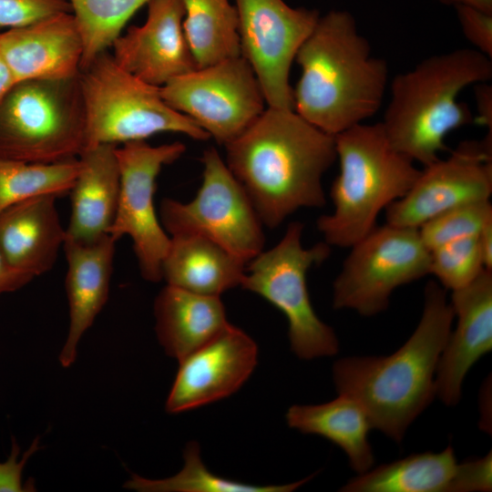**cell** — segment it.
I'll return each instance as SVG.
<instances>
[{"mask_svg": "<svg viewBox=\"0 0 492 492\" xmlns=\"http://www.w3.org/2000/svg\"><path fill=\"white\" fill-rule=\"evenodd\" d=\"M294 61L302 73L293 89V110L323 132L336 136L381 108L388 65L372 55L350 12L321 15Z\"/></svg>", "mask_w": 492, "mask_h": 492, "instance_id": "3957f363", "label": "cell"}, {"mask_svg": "<svg viewBox=\"0 0 492 492\" xmlns=\"http://www.w3.org/2000/svg\"><path fill=\"white\" fill-rule=\"evenodd\" d=\"M477 121L492 132V86L488 82L474 85Z\"/></svg>", "mask_w": 492, "mask_h": 492, "instance_id": "8d00e7d4", "label": "cell"}, {"mask_svg": "<svg viewBox=\"0 0 492 492\" xmlns=\"http://www.w3.org/2000/svg\"><path fill=\"white\" fill-rule=\"evenodd\" d=\"M459 463L448 446L381 465L348 481L343 492H454Z\"/></svg>", "mask_w": 492, "mask_h": 492, "instance_id": "d4e9b609", "label": "cell"}, {"mask_svg": "<svg viewBox=\"0 0 492 492\" xmlns=\"http://www.w3.org/2000/svg\"><path fill=\"white\" fill-rule=\"evenodd\" d=\"M286 420L291 428L321 436L341 447L351 468L358 474L372 468L374 457L368 440L372 425L365 411L354 398L339 394L324 404L295 405L288 409Z\"/></svg>", "mask_w": 492, "mask_h": 492, "instance_id": "cb8c5ba5", "label": "cell"}, {"mask_svg": "<svg viewBox=\"0 0 492 492\" xmlns=\"http://www.w3.org/2000/svg\"><path fill=\"white\" fill-rule=\"evenodd\" d=\"M241 56L252 67L268 107L293 110L292 62L321 15L284 0H235Z\"/></svg>", "mask_w": 492, "mask_h": 492, "instance_id": "4fadbf2b", "label": "cell"}, {"mask_svg": "<svg viewBox=\"0 0 492 492\" xmlns=\"http://www.w3.org/2000/svg\"><path fill=\"white\" fill-rule=\"evenodd\" d=\"M83 41L80 70L107 51L132 17L150 0H68Z\"/></svg>", "mask_w": 492, "mask_h": 492, "instance_id": "f1b7e54d", "label": "cell"}, {"mask_svg": "<svg viewBox=\"0 0 492 492\" xmlns=\"http://www.w3.org/2000/svg\"><path fill=\"white\" fill-rule=\"evenodd\" d=\"M0 52L15 83L77 77L83 41L72 12L0 33Z\"/></svg>", "mask_w": 492, "mask_h": 492, "instance_id": "e0dca14e", "label": "cell"}, {"mask_svg": "<svg viewBox=\"0 0 492 492\" xmlns=\"http://www.w3.org/2000/svg\"><path fill=\"white\" fill-rule=\"evenodd\" d=\"M185 150L179 141L150 146L136 140L116 148L120 190L109 235L116 241L125 235L131 238L140 274L151 282L162 280L161 265L170 243L154 206L156 180L162 167L179 159Z\"/></svg>", "mask_w": 492, "mask_h": 492, "instance_id": "7c38bea8", "label": "cell"}, {"mask_svg": "<svg viewBox=\"0 0 492 492\" xmlns=\"http://www.w3.org/2000/svg\"><path fill=\"white\" fill-rule=\"evenodd\" d=\"M86 145L79 75L15 83L0 101V158L36 164L77 159Z\"/></svg>", "mask_w": 492, "mask_h": 492, "instance_id": "8992f818", "label": "cell"}, {"mask_svg": "<svg viewBox=\"0 0 492 492\" xmlns=\"http://www.w3.org/2000/svg\"><path fill=\"white\" fill-rule=\"evenodd\" d=\"M255 342L229 323L219 334L179 361L166 410L177 414L216 402L235 393L257 364Z\"/></svg>", "mask_w": 492, "mask_h": 492, "instance_id": "9a60e30c", "label": "cell"}, {"mask_svg": "<svg viewBox=\"0 0 492 492\" xmlns=\"http://www.w3.org/2000/svg\"><path fill=\"white\" fill-rule=\"evenodd\" d=\"M225 148L263 225L274 229L302 208L325 205L323 177L337 159L335 138L294 110L268 107Z\"/></svg>", "mask_w": 492, "mask_h": 492, "instance_id": "6da1fadb", "label": "cell"}, {"mask_svg": "<svg viewBox=\"0 0 492 492\" xmlns=\"http://www.w3.org/2000/svg\"><path fill=\"white\" fill-rule=\"evenodd\" d=\"M159 90L170 108L191 118L224 146L265 109L262 88L242 56L196 68L169 80Z\"/></svg>", "mask_w": 492, "mask_h": 492, "instance_id": "8fae6325", "label": "cell"}, {"mask_svg": "<svg viewBox=\"0 0 492 492\" xmlns=\"http://www.w3.org/2000/svg\"><path fill=\"white\" fill-rule=\"evenodd\" d=\"M183 30L197 68L241 56L237 10L230 0H182Z\"/></svg>", "mask_w": 492, "mask_h": 492, "instance_id": "484cf974", "label": "cell"}, {"mask_svg": "<svg viewBox=\"0 0 492 492\" xmlns=\"http://www.w3.org/2000/svg\"><path fill=\"white\" fill-rule=\"evenodd\" d=\"M429 271L430 251L418 230L385 222L350 247L333 284V306L376 315L387 309L395 289Z\"/></svg>", "mask_w": 492, "mask_h": 492, "instance_id": "30bf717a", "label": "cell"}, {"mask_svg": "<svg viewBox=\"0 0 492 492\" xmlns=\"http://www.w3.org/2000/svg\"><path fill=\"white\" fill-rule=\"evenodd\" d=\"M201 185L189 202L163 199L160 222L170 236L210 240L248 262L263 251L262 222L246 191L216 149L201 157Z\"/></svg>", "mask_w": 492, "mask_h": 492, "instance_id": "9c48e42d", "label": "cell"}, {"mask_svg": "<svg viewBox=\"0 0 492 492\" xmlns=\"http://www.w3.org/2000/svg\"><path fill=\"white\" fill-rule=\"evenodd\" d=\"M15 84V81L0 52V101Z\"/></svg>", "mask_w": 492, "mask_h": 492, "instance_id": "f35d334b", "label": "cell"}, {"mask_svg": "<svg viewBox=\"0 0 492 492\" xmlns=\"http://www.w3.org/2000/svg\"><path fill=\"white\" fill-rule=\"evenodd\" d=\"M429 251V274L446 290L463 288L487 270L478 235L450 241Z\"/></svg>", "mask_w": 492, "mask_h": 492, "instance_id": "f546056e", "label": "cell"}, {"mask_svg": "<svg viewBox=\"0 0 492 492\" xmlns=\"http://www.w3.org/2000/svg\"><path fill=\"white\" fill-rule=\"evenodd\" d=\"M302 231V222H291L276 245L247 262L241 286L285 315L292 352L310 360L336 354L339 342L333 329L316 314L307 287L309 270L329 257L331 246L323 241L303 247Z\"/></svg>", "mask_w": 492, "mask_h": 492, "instance_id": "ba28073f", "label": "cell"}, {"mask_svg": "<svg viewBox=\"0 0 492 492\" xmlns=\"http://www.w3.org/2000/svg\"><path fill=\"white\" fill-rule=\"evenodd\" d=\"M492 194V134L464 141L445 159L424 167L401 199L385 210L388 224L419 229L453 208L489 200Z\"/></svg>", "mask_w": 492, "mask_h": 492, "instance_id": "5bb4252c", "label": "cell"}, {"mask_svg": "<svg viewBox=\"0 0 492 492\" xmlns=\"http://www.w3.org/2000/svg\"><path fill=\"white\" fill-rule=\"evenodd\" d=\"M20 447L15 441L12 442L11 453L6 461L0 463V492H21L26 491L23 485V469L30 458V454L25 452L18 459Z\"/></svg>", "mask_w": 492, "mask_h": 492, "instance_id": "e575fe53", "label": "cell"}, {"mask_svg": "<svg viewBox=\"0 0 492 492\" xmlns=\"http://www.w3.org/2000/svg\"><path fill=\"white\" fill-rule=\"evenodd\" d=\"M147 5L145 23L115 39L112 56L131 75L160 87L197 66L183 30L182 0H150Z\"/></svg>", "mask_w": 492, "mask_h": 492, "instance_id": "2e32d148", "label": "cell"}, {"mask_svg": "<svg viewBox=\"0 0 492 492\" xmlns=\"http://www.w3.org/2000/svg\"><path fill=\"white\" fill-rule=\"evenodd\" d=\"M455 319L446 289L430 281L422 316L410 338L388 356H353L333 368L339 394L358 402L372 428L401 442L436 395L435 375Z\"/></svg>", "mask_w": 492, "mask_h": 492, "instance_id": "7a4b0ae2", "label": "cell"}, {"mask_svg": "<svg viewBox=\"0 0 492 492\" xmlns=\"http://www.w3.org/2000/svg\"><path fill=\"white\" fill-rule=\"evenodd\" d=\"M156 333L166 354L179 362L219 334L230 323L220 296L166 285L154 302Z\"/></svg>", "mask_w": 492, "mask_h": 492, "instance_id": "7402d4cb", "label": "cell"}, {"mask_svg": "<svg viewBox=\"0 0 492 492\" xmlns=\"http://www.w3.org/2000/svg\"><path fill=\"white\" fill-rule=\"evenodd\" d=\"M79 83L86 114L85 148L145 140L161 132L196 140L210 138L191 118L170 108L159 87L120 67L107 51L80 70Z\"/></svg>", "mask_w": 492, "mask_h": 492, "instance_id": "52a82bcc", "label": "cell"}, {"mask_svg": "<svg viewBox=\"0 0 492 492\" xmlns=\"http://www.w3.org/2000/svg\"><path fill=\"white\" fill-rule=\"evenodd\" d=\"M79 169L77 158L36 164L0 158V214L21 201L42 194L69 192Z\"/></svg>", "mask_w": 492, "mask_h": 492, "instance_id": "83f0119b", "label": "cell"}, {"mask_svg": "<svg viewBox=\"0 0 492 492\" xmlns=\"http://www.w3.org/2000/svg\"><path fill=\"white\" fill-rule=\"evenodd\" d=\"M56 194H42L0 214V251L14 268L36 276L51 270L66 241Z\"/></svg>", "mask_w": 492, "mask_h": 492, "instance_id": "44dd1931", "label": "cell"}, {"mask_svg": "<svg viewBox=\"0 0 492 492\" xmlns=\"http://www.w3.org/2000/svg\"><path fill=\"white\" fill-rule=\"evenodd\" d=\"M117 145L86 147L77 157L79 169L70 189L71 213L66 239L88 244L109 235L120 190Z\"/></svg>", "mask_w": 492, "mask_h": 492, "instance_id": "ffe728a7", "label": "cell"}, {"mask_svg": "<svg viewBox=\"0 0 492 492\" xmlns=\"http://www.w3.org/2000/svg\"><path fill=\"white\" fill-rule=\"evenodd\" d=\"M247 262L217 243L195 235L170 236L161 265L167 285L220 296L241 286Z\"/></svg>", "mask_w": 492, "mask_h": 492, "instance_id": "603a6c76", "label": "cell"}, {"mask_svg": "<svg viewBox=\"0 0 492 492\" xmlns=\"http://www.w3.org/2000/svg\"><path fill=\"white\" fill-rule=\"evenodd\" d=\"M61 12H72L68 0H0V27L23 26Z\"/></svg>", "mask_w": 492, "mask_h": 492, "instance_id": "1f68e13d", "label": "cell"}, {"mask_svg": "<svg viewBox=\"0 0 492 492\" xmlns=\"http://www.w3.org/2000/svg\"><path fill=\"white\" fill-rule=\"evenodd\" d=\"M464 36L474 49L492 57V13L471 5L455 6Z\"/></svg>", "mask_w": 492, "mask_h": 492, "instance_id": "d6a6232c", "label": "cell"}, {"mask_svg": "<svg viewBox=\"0 0 492 492\" xmlns=\"http://www.w3.org/2000/svg\"><path fill=\"white\" fill-rule=\"evenodd\" d=\"M33 279L32 275L11 266L0 251V296L21 289Z\"/></svg>", "mask_w": 492, "mask_h": 492, "instance_id": "d590c367", "label": "cell"}, {"mask_svg": "<svg viewBox=\"0 0 492 492\" xmlns=\"http://www.w3.org/2000/svg\"><path fill=\"white\" fill-rule=\"evenodd\" d=\"M491 78V58L468 47L431 56L397 74L381 121L391 145L424 167L434 163L447 135L473 120L467 105L457 101L460 93Z\"/></svg>", "mask_w": 492, "mask_h": 492, "instance_id": "277c9868", "label": "cell"}, {"mask_svg": "<svg viewBox=\"0 0 492 492\" xmlns=\"http://www.w3.org/2000/svg\"><path fill=\"white\" fill-rule=\"evenodd\" d=\"M334 138L339 173L330 192L333 210L316 224L328 245L350 248L405 195L421 169L391 145L381 122L358 124Z\"/></svg>", "mask_w": 492, "mask_h": 492, "instance_id": "5b68a950", "label": "cell"}, {"mask_svg": "<svg viewBox=\"0 0 492 492\" xmlns=\"http://www.w3.org/2000/svg\"><path fill=\"white\" fill-rule=\"evenodd\" d=\"M449 302L456 325L439 357L435 387L451 406L460 400L468 370L492 349V271L484 270L466 286L452 291Z\"/></svg>", "mask_w": 492, "mask_h": 492, "instance_id": "ac0fdd59", "label": "cell"}, {"mask_svg": "<svg viewBox=\"0 0 492 492\" xmlns=\"http://www.w3.org/2000/svg\"><path fill=\"white\" fill-rule=\"evenodd\" d=\"M184 466L173 477L149 479L132 474L124 487L139 492H291L310 480L305 479L285 485L258 486L227 479L210 472L200 455L199 444L190 442L184 450Z\"/></svg>", "mask_w": 492, "mask_h": 492, "instance_id": "4316f807", "label": "cell"}, {"mask_svg": "<svg viewBox=\"0 0 492 492\" xmlns=\"http://www.w3.org/2000/svg\"><path fill=\"white\" fill-rule=\"evenodd\" d=\"M116 241L107 235L84 244L66 239V291L69 309L68 333L58 359L69 367L77 358L79 341L107 302L113 272Z\"/></svg>", "mask_w": 492, "mask_h": 492, "instance_id": "d6986e66", "label": "cell"}, {"mask_svg": "<svg viewBox=\"0 0 492 492\" xmlns=\"http://www.w3.org/2000/svg\"><path fill=\"white\" fill-rule=\"evenodd\" d=\"M492 221L490 200L468 203L446 210L418 229L425 246L433 250L460 239L478 235Z\"/></svg>", "mask_w": 492, "mask_h": 492, "instance_id": "4dcf8cb0", "label": "cell"}, {"mask_svg": "<svg viewBox=\"0 0 492 492\" xmlns=\"http://www.w3.org/2000/svg\"><path fill=\"white\" fill-rule=\"evenodd\" d=\"M478 242L485 268L492 271V221L488 222L479 232Z\"/></svg>", "mask_w": 492, "mask_h": 492, "instance_id": "74e56055", "label": "cell"}, {"mask_svg": "<svg viewBox=\"0 0 492 492\" xmlns=\"http://www.w3.org/2000/svg\"><path fill=\"white\" fill-rule=\"evenodd\" d=\"M443 5H471L492 13V0H436Z\"/></svg>", "mask_w": 492, "mask_h": 492, "instance_id": "ab89813d", "label": "cell"}, {"mask_svg": "<svg viewBox=\"0 0 492 492\" xmlns=\"http://www.w3.org/2000/svg\"><path fill=\"white\" fill-rule=\"evenodd\" d=\"M491 452L481 458L468 459L459 464L454 492L491 491Z\"/></svg>", "mask_w": 492, "mask_h": 492, "instance_id": "836d02e7", "label": "cell"}]
</instances>
